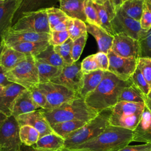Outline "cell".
Listing matches in <instances>:
<instances>
[{
    "mask_svg": "<svg viewBox=\"0 0 151 151\" xmlns=\"http://www.w3.org/2000/svg\"><path fill=\"white\" fill-rule=\"evenodd\" d=\"M132 83L130 78L123 81L109 71H104L101 82L85 97V101L90 107L98 112L111 109L118 102L122 90Z\"/></svg>",
    "mask_w": 151,
    "mask_h": 151,
    "instance_id": "6da1fadb",
    "label": "cell"
},
{
    "mask_svg": "<svg viewBox=\"0 0 151 151\" xmlns=\"http://www.w3.org/2000/svg\"><path fill=\"white\" fill-rule=\"evenodd\" d=\"M133 135L132 130L109 124L97 137L72 149L82 151H117L133 142Z\"/></svg>",
    "mask_w": 151,
    "mask_h": 151,
    "instance_id": "7a4b0ae2",
    "label": "cell"
},
{
    "mask_svg": "<svg viewBox=\"0 0 151 151\" xmlns=\"http://www.w3.org/2000/svg\"><path fill=\"white\" fill-rule=\"evenodd\" d=\"M50 125L66 121L81 120L88 122L99 112L90 107L81 97L70 100L61 106L50 109H40Z\"/></svg>",
    "mask_w": 151,
    "mask_h": 151,
    "instance_id": "3957f363",
    "label": "cell"
},
{
    "mask_svg": "<svg viewBox=\"0 0 151 151\" xmlns=\"http://www.w3.org/2000/svg\"><path fill=\"white\" fill-rule=\"evenodd\" d=\"M111 109L104 110L65 139L64 147L72 149L99 135L109 125Z\"/></svg>",
    "mask_w": 151,
    "mask_h": 151,
    "instance_id": "277c9868",
    "label": "cell"
},
{
    "mask_svg": "<svg viewBox=\"0 0 151 151\" xmlns=\"http://www.w3.org/2000/svg\"><path fill=\"white\" fill-rule=\"evenodd\" d=\"M145 109V103L118 101L111 108L109 124L133 131L139 124Z\"/></svg>",
    "mask_w": 151,
    "mask_h": 151,
    "instance_id": "5b68a950",
    "label": "cell"
},
{
    "mask_svg": "<svg viewBox=\"0 0 151 151\" xmlns=\"http://www.w3.org/2000/svg\"><path fill=\"white\" fill-rule=\"evenodd\" d=\"M8 81L30 90L40 84L38 71L35 58L27 56L15 67L5 73Z\"/></svg>",
    "mask_w": 151,
    "mask_h": 151,
    "instance_id": "8992f818",
    "label": "cell"
},
{
    "mask_svg": "<svg viewBox=\"0 0 151 151\" xmlns=\"http://www.w3.org/2000/svg\"><path fill=\"white\" fill-rule=\"evenodd\" d=\"M10 29L50 34L46 9L23 14Z\"/></svg>",
    "mask_w": 151,
    "mask_h": 151,
    "instance_id": "52a82bcc",
    "label": "cell"
},
{
    "mask_svg": "<svg viewBox=\"0 0 151 151\" xmlns=\"http://www.w3.org/2000/svg\"><path fill=\"white\" fill-rule=\"evenodd\" d=\"M37 87L46 97L47 106L44 109L57 107L65 102L80 97L67 87L51 81L40 83Z\"/></svg>",
    "mask_w": 151,
    "mask_h": 151,
    "instance_id": "ba28073f",
    "label": "cell"
},
{
    "mask_svg": "<svg viewBox=\"0 0 151 151\" xmlns=\"http://www.w3.org/2000/svg\"><path fill=\"white\" fill-rule=\"evenodd\" d=\"M19 127L14 116L6 117L0 127V151H20Z\"/></svg>",
    "mask_w": 151,
    "mask_h": 151,
    "instance_id": "9c48e42d",
    "label": "cell"
},
{
    "mask_svg": "<svg viewBox=\"0 0 151 151\" xmlns=\"http://www.w3.org/2000/svg\"><path fill=\"white\" fill-rule=\"evenodd\" d=\"M83 75L81 69V63L77 61L72 64L64 66L60 75L51 82L63 85L80 96Z\"/></svg>",
    "mask_w": 151,
    "mask_h": 151,
    "instance_id": "30bf717a",
    "label": "cell"
},
{
    "mask_svg": "<svg viewBox=\"0 0 151 151\" xmlns=\"http://www.w3.org/2000/svg\"><path fill=\"white\" fill-rule=\"evenodd\" d=\"M107 55L109 60L108 71L121 80H129L137 68V58L122 57L111 50L108 51Z\"/></svg>",
    "mask_w": 151,
    "mask_h": 151,
    "instance_id": "8fae6325",
    "label": "cell"
},
{
    "mask_svg": "<svg viewBox=\"0 0 151 151\" xmlns=\"http://www.w3.org/2000/svg\"><path fill=\"white\" fill-rule=\"evenodd\" d=\"M116 55L124 58L140 57V47L137 40L123 33L113 35L110 49Z\"/></svg>",
    "mask_w": 151,
    "mask_h": 151,
    "instance_id": "7c38bea8",
    "label": "cell"
},
{
    "mask_svg": "<svg viewBox=\"0 0 151 151\" xmlns=\"http://www.w3.org/2000/svg\"><path fill=\"white\" fill-rule=\"evenodd\" d=\"M111 26L114 34L123 33L136 40L143 30L139 21L123 15L118 10L111 21Z\"/></svg>",
    "mask_w": 151,
    "mask_h": 151,
    "instance_id": "4fadbf2b",
    "label": "cell"
},
{
    "mask_svg": "<svg viewBox=\"0 0 151 151\" xmlns=\"http://www.w3.org/2000/svg\"><path fill=\"white\" fill-rule=\"evenodd\" d=\"M19 127L29 125L35 128L40 134V137L54 133L50 124L41 113L40 109L21 114L15 118Z\"/></svg>",
    "mask_w": 151,
    "mask_h": 151,
    "instance_id": "5bb4252c",
    "label": "cell"
},
{
    "mask_svg": "<svg viewBox=\"0 0 151 151\" xmlns=\"http://www.w3.org/2000/svg\"><path fill=\"white\" fill-rule=\"evenodd\" d=\"M50 34L32 31L8 29L2 36L4 45L9 47L14 44L24 42H38L49 41Z\"/></svg>",
    "mask_w": 151,
    "mask_h": 151,
    "instance_id": "9a60e30c",
    "label": "cell"
},
{
    "mask_svg": "<svg viewBox=\"0 0 151 151\" xmlns=\"http://www.w3.org/2000/svg\"><path fill=\"white\" fill-rule=\"evenodd\" d=\"M96 9L101 26L111 35L114 32L111 26V21L116 15L117 9L111 0H91Z\"/></svg>",
    "mask_w": 151,
    "mask_h": 151,
    "instance_id": "2e32d148",
    "label": "cell"
},
{
    "mask_svg": "<svg viewBox=\"0 0 151 151\" xmlns=\"http://www.w3.org/2000/svg\"><path fill=\"white\" fill-rule=\"evenodd\" d=\"M20 0H0V38L12 26Z\"/></svg>",
    "mask_w": 151,
    "mask_h": 151,
    "instance_id": "e0dca14e",
    "label": "cell"
},
{
    "mask_svg": "<svg viewBox=\"0 0 151 151\" xmlns=\"http://www.w3.org/2000/svg\"><path fill=\"white\" fill-rule=\"evenodd\" d=\"M25 88L22 86L11 83L5 86L0 94V112L6 117L12 116V107L16 97Z\"/></svg>",
    "mask_w": 151,
    "mask_h": 151,
    "instance_id": "ac0fdd59",
    "label": "cell"
},
{
    "mask_svg": "<svg viewBox=\"0 0 151 151\" xmlns=\"http://www.w3.org/2000/svg\"><path fill=\"white\" fill-rule=\"evenodd\" d=\"M40 107L34 103L31 92L25 89L15 99L12 107V116L17 118L18 116L35 111Z\"/></svg>",
    "mask_w": 151,
    "mask_h": 151,
    "instance_id": "d6986e66",
    "label": "cell"
},
{
    "mask_svg": "<svg viewBox=\"0 0 151 151\" xmlns=\"http://www.w3.org/2000/svg\"><path fill=\"white\" fill-rule=\"evenodd\" d=\"M133 132V142L151 143V113L146 107L139 124Z\"/></svg>",
    "mask_w": 151,
    "mask_h": 151,
    "instance_id": "ffe728a7",
    "label": "cell"
},
{
    "mask_svg": "<svg viewBox=\"0 0 151 151\" xmlns=\"http://www.w3.org/2000/svg\"><path fill=\"white\" fill-rule=\"evenodd\" d=\"M58 1L59 0H20L18 8L14 17L12 25L23 14L55 6Z\"/></svg>",
    "mask_w": 151,
    "mask_h": 151,
    "instance_id": "44dd1931",
    "label": "cell"
},
{
    "mask_svg": "<svg viewBox=\"0 0 151 151\" xmlns=\"http://www.w3.org/2000/svg\"><path fill=\"white\" fill-rule=\"evenodd\" d=\"M86 27L87 32L96 39L99 51L107 54L112 45L113 35L99 25L86 23Z\"/></svg>",
    "mask_w": 151,
    "mask_h": 151,
    "instance_id": "7402d4cb",
    "label": "cell"
},
{
    "mask_svg": "<svg viewBox=\"0 0 151 151\" xmlns=\"http://www.w3.org/2000/svg\"><path fill=\"white\" fill-rule=\"evenodd\" d=\"M64 143L65 139L54 132L40 137L32 146L38 151H59L64 147Z\"/></svg>",
    "mask_w": 151,
    "mask_h": 151,
    "instance_id": "603a6c76",
    "label": "cell"
},
{
    "mask_svg": "<svg viewBox=\"0 0 151 151\" xmlns=\"http://www.w3.org/2000/svg\"><path fill=\"white\" fill-rule=\"evenodd\" d=\"M85 0H59L60 9L68 17L87 22L84 13Z\"/></svg>",
    "mask_w": 151,
    "mask_h": 151,
    "instance_id": "cb8c5ba5",
    "label": "cell"
},
{
    "mask_svg": "<svg viewBox=\"0 0 151 151\" xmlns=\"http://www.w3.org/2000/svg\"><path fill=\"white\" fill-rule=\"evenodd\" d=\"M27 55L12 47L4 45L0 57V65L6 71L15 67Z\"/></svg>",
    "mask_w": 151,
    "mask_h": 151,
    "instance_id": "d4e9b609",
    "label": "cell"
},
{
    "mask_svg": "<svg viewBox=\"0 0 151 151\" xmlns=\"http://www.w3.org/2000/svg\"><path fill=\"white\" fill-rule=\"evenodd\" d=\"M50 44L49 41L38 42H24L14 44L9 47L21 52L27 56L36 57L42 51L45 50Z\"/></svg>",
    "mask_w": 151,
    "mask_h": 151,
    "instance_id": "484cf974",
    "label": "cell"
},
{
    "mask_svg": "<svg viewBox=\"0 0 151 151\" xmlns=\"http://www.w3.org/2000/svg\"><path fill=\"white\" fill-rule=\"evenodd\" d=\"M145 0H127L117 9L123 15L140 22Z\"/></svg>",
    "mask_w": 151,
    "mask_h": 151,
    "instance_id": "4316f807",
    "label": "cell"
},
{
    "mask_svg": "<svg viewBox=\"0 0 151 151\" xmlns=\"http://www.w3.org/2000/svg\"><path fill=\"white\" fill-rule=\"evenodd\" d=\"M104 71L97 70L88 74H84L83 85L80 93V97L84 98L92 92L101 82Z\"/></svg>",
    "mask_w": 151,
    "mask_h": 151,
    "instance_id": "83f0119b",
    "label": "cell"
},
{
    "mask_svg": "<svg viewBox=\"0 0 151 151\" xmlns=\"http://www.w3.org/2000/svg\"><path fill=\"white\" fill-rule=\"evenodd\" d=\"M35 61L38 68L40 83L51 81L61 73L63 67H58L42 63L37 61L35 58Z\"/></svg>",
    "mask_w": 151,
    "mask_h": 151,
    "instance_id": "f1b7e54d",
    "label": "cell"
},
{
    "mask_svg": "<svg viewBox=\"0 0 151 151\" xmlns=\"http://www.w3.org/2000/svg\"><path fill=\"white\" fill-rule=\"evenodd\" d=\"M87 122L81 120H70L51 124V128L54 133L65 139L68 136L76 130L82 127Z\"/></svg>",
    "mask_w": 151,
    "mask_h": 151,
    "instance_id": "f546056e",
    "label": "cell"
},
{
    "mask_svg": "<svg viewBox=\"0 0 151 151\" xmlns=\"http://www.w3.org/2000/svg\"><path fill=\"white\" fill-rule=\"evenodd\" d=\"M34 58L38 61L47 63L53 66L58 67H64L65 66L61 57L55 52L54 45L51 44L45 50Z\"/></svg>",
    "mask_w": 151,
    "mask_h": 151,
    "instance_id": "4dcf8cb0",
    "label": "cell"
},
{
    "mask_svg": "<svg viewBox=\"0 0 151 151\" xmlns=\"http://www.w3.org/2000/svg\"><path fill=\"white\" fill-rule=\"evenodd\" d=\"M146 97L133 84L124 88L119 97L118 101H124L135 103H145Z\"/></svg>",
    "mask_w": 151,
    "mask_h": 151,
    "instance_id": "1f68e13d",
    "label": "cell"
},
{
    "mask_svg": "<svg viewBox=\"0 0 151 151\" xmlns=\"http://www.w3.org/2000/svg\"><path fill=\"white\" fill-rule=\"evenodd\" d=\"M19 137L22 144L32 146L40 138L39 132L29 125H24L19 127Z\"/></svg>",
    "mask_w": 151,
    "mask_h": 151,
    "instance_id": "d6a6232c",
    "label": "cell"
},
{
    "mask_svg": "<svg viewBox=\"0 0 151 151\" xmlns=\"http://www.w3.org/2000/svg\"><path fill=\"white\" fill-rule=\"evenodd\" d=\"M67 31L69 34V38L74 41L87 34L86 23L79 19L70 18Z\"/></svg>",
    "mask_w": 151,
    "mask_h": 151,
    "instance_id": "836d02e7",
    "label": "cell"
},
{
    "mask_svg": "<svg viewBox=\"0 0 151 151\" xmlns=\"http://www.w3.org/2000/svg\"><path fill=\"white\" fill-rule=\"evenodd\" d=\"M137 41L140 47V57L151 58V28L143 29Z\"/></svg>",
    "mask_w": 151,
    "mask_h": 151,
    "instance_id": "e575fe53",
    "label": "cell"
},
{
    "mask_svg": "<svg viewBox=\"0 0 151 151\" xmlns=\"http://www.w3.org/2000/svg\"><path fill=\"white\" fill-rule=\"evenodd\" d=\"M48 22L50 29H52L57 25L66 20L68 17L60 8L55 6L46 8Z\"/></svg>",
    "mask_w": 151,
    "mask_h": 151,
    "instance_id": "d590c367",
    "label": "cell"
},
{
    "mask_svg": "<svg viewBox=\"0 0 151 151\" xmlns=\"http://www.w3.org/2000/svg\"><path fill=\"white\" fill-rule=\"evenodd\" d=\"M73 41L70 38L61 45L54 46L55 52L59 54L65 65L72 64L74 62L71 55V47Z\"/></svg>",
    "mask_w": 151,
    "mask_h": 151,
    "instance_id": "8d00e7d4",
    "label": "cell"
},
{
    "mask_svg": "<svg viewBox=\"0 0 151 151\" xmlns=\"http://www.w3.org/2000/svg\"><path fill=\"white\" fill-rule=\"evenodd\" d=\"M132 83L147 97L150 91V87L144 78L140 70L137 67L130 77Z\"/></svg>",
    "mask_w": 151,
    "mask_h": 151,
    "instance_id": "74e56055",
    "label": "cell"
},
{
    "mask_svg": "<svg viewBox=\"0 0 151 151\" xmlns=\"http://www.w3.org/2000/svg\"><path fill=\"white\" fill-rule=\"evenodd\" d=\"M84 13L87 20L86 23L94 24L101 27L96 9L95 8L91 0H85Z\"/></svg>",
    "mask_w": 151,
    "mask_h": 151,
    "instance_id": "f35d334b",
    "label": "cell"
},
{
    "mask_svg": "<svg viewBox=\"0 0 151 151\" xmlns=\"http://www.w3.org/2000/svg\"><path fill=\"white\" fill-rule=\"evenodd\" d=\"M137 67L140 70L151 88V58L139 57Z\"/></svg>",
    "mask_w": 151,
    "mask_h": 151,
    "instance_id": "ab89813d",
    "label": "cell"
},
{
    "mask_svg": "<svg viewBox=\"0 0 151 151\" xmlns=\"http://www.w3.org/2000/svg\"><path fill=\"white\" fill-rule=\"evenodd\" d=\"M87 39V34L73 41L71 47V55L73 62L78 61L85 47Z\"/></svg>",
    "mask_w": 151,
    "mask_h": 151,
    "instance_id": "60d3db41",
    "label": "cell"
},
{
    "mask_svg": "<svg viewBox=\"0 0 151 151\" xmlns=\"http://www.w3.org/2000/svg\"><path fill=\"white\" fill-rule=\"evenodd\" d=\"M81 69L83 74H88L99 70L94 54L87 56L81 61Z\"/></svg>",
    "mask_w": 151,
    "mask_h": 151,
    "instance_id": "b9f144b4",
    "label": "cell"
},
{
    "mask_svg": "<svg viewBox=\"0 0 151 151\" xmlns=\"http://www.w3.org/2000/svg\"><path fill=\"white\" fill-rule=\"evenodd\" d=\"M69 38L68 31H51L50 33V42L54 46L59 45L65 42Z\"/></svg>",
    "mask_w": 151,
    "mask_h": 151,
    "instance_id": "7bdbcfd3",
    "label": "cell"
},
{
    "mask_svg": "<svg viewBox=\"0 0 151 151\" xmlns=\"http://www.w3.org/2000/svg\"><path fill=\"white\" fill-rule=\"evenodd\" d=\"M29 90L31 92L34 103L40 107V109H45L47 106L46 97L38 87H34Z\"/></svg>",
    "mask_w": 151,
    "mask_h": 151,
    "instance_id": "ee69618b",
    "label": "cell"
},
{
    "mask_svg": "<svg viewBox=\"0 0 151 151\" xmlns=\"http://www.w3.org/2000/svg\"><path fill=\"white\" fill-rule=\"evenodd\" d=\"M140 24L142 29L148 30L151 28V9L147 6L145 2H144Z\"/></svg>",
    "mask_w": 151,
    "mask_h": 151,
    "instance_id": "f6af8a7d",
    "label": "cell"
},
{
    "mask_svg": "<svg viewBox=\"0 0 151 151\" xmlns=\"http://www.w3.org/2000/svg\"><path fill=\"white\" fill-rule=\"evenodd\" d=\"M94 58L97 63L99 70L104 71H108L109 66V60L107 54L99 51L94 54Z\"/></svg>",
    "mask_w": 151,
    "mask_h": 151,
    "instance_id": "bcb514c9",
    "label": "cell"
},
{
    "mask_svg": "<svg viewBox=\"0 0 151 151\" xmlns=\"http://www.w3.org/2000/svg\"><path fill=\"white\" fill-rule=\"evenodd\" d=\"M117 151H151V143L129 146L127 145Z\"/></svg>",
    "mask_w": 151,
    "mask_h": 151,
    "instance_id": "7dc6e473",
    "label": "cell"
},
{
    "mask_svg": "<svg viewBox=\"0 0 151 151\" xmlns=\"http://www.w3.org/2000/svg\"><path fill=\"white\" fill-rule=\"evenodd\" d=\"M70 18L68 17L66 20L60 22L58 25H57L51 31H67L69 24H70Z\"/></svg>",
    "mask_w": 151,
    "mask_h": 151,
    "instance_id": "c3c4849f",
    "label": "cell"
},
{
    "mask_svg": "<svg viewBox=\"0 0 151 151\" xmlns=\"http://www.w3.org/2000/svg\"><path fill=\"white\" fill-rule=\"evenodd\" d=\"M5 73L6 71L0 65V85L4 87L12 83L8 80L5 75Z\"/></svg>",
    "mask_w": 151,
    "mask_h": 151,
    "instance_id": "681fc988",
    "label": "cell"
},
{
    "mask_svg": "<svg viewBox=\"0 0 151 151\" xmlns=\"http://www.w3.org/2000/svg\"><path fill=\"white\" fill-rule=\"evenodd\" d=\"M20 151H38V150H36L32 146H28L24 144H22Z\"/></svg>",
    "mask_w": 151,
    "mask_h": 151,
    "instance_id": "f907efd6",
    "label": "cell"
},
{
    "mask_svg": "<svg viewBox=\"0 0 151 151\" xmlns=\"http://www.w3.org/2000/svg\"><path fill=\"white\" fill-rule=\"evenodd\" d=\"M145 107L151 113V99L146 97L145 100Z\"/></svg>",
    "mask_w": 151,
    "mask_h": 151,
    "instance_id": "816d5d0a",
    "label": "cell"
},
{
    "mask_svg": "<svg viewBox=\"0 0 151 151\" xmlns=\"http://www.w3.org/2000/svg\"><path fill=\"white\" fill-rule=\"evenodd\" d=\"M111 1H113V2L117 9H118L119 8V7L120 6V5L122 4V0H111Z\"/></svg>",
    "mask_w": 151,
    "mask_h": 151,
    "instance_id": "f5cc1de1",
    "label": "cell"
},
{
    "mask_svg": "<svg viewBox=\"0 0 151 151\" xmlns=\"http://www.w3.org/2000/svg\"><path fill=\"white\" fill-rule=\"evenodd\" d=\"M6 117H7L5 114H4L3 113L0 112V127L2 125V124L3 123V122H4V120L6 119Z\"/></svg>",
    "mask_w": 151,
    "mask_h": 151,
    "instance_id": "db71d44e",
    "label": "cell"
},
{
    "mask_svg": "<svg viewBox=\"0 0 151 151\" xmlns=\"http://www.w3.org/2000/svg\"><path fill=\"white\" fill-rule=\"evenodd\" d=\"M59 151H82V150H77V149H70V148H67L64 147L63 148H62Z\"/></svg>",
    "mask_w": 151,
    "mask_h": 151,
    "instance_id": "11a10c76",
    "label": "cell"
},
{
    "mask_svg": "<svg viewBox=\"0 0 151 151\" xmlns=\"http://www.w3.org/2000/svg\"><path fill=\"white\" fill-rule=\"evenodd\" d=\"M4 47V43L2 41V40L1 38H0V57H1V52L2 51Z\"/></svg>",
    "mask_w": 151,
    "mask_h": 151,
    "instance_id": "9f6ffc18",
    "label": "cell"
},
{
    "mask_svg": "<svg viewBox=\"0 0 151 151\" xmlns=\"http://www.w3.org/2000/svg\"><path fill=\"white\" fill-rule=\"evenodd\" d=\"M145 2H146L147 6L151 9V0H145Z\"/></svg>",
    "mask_w": 151,
    "mask_h": 151,
    "instance_id": "6f0895ef",
    "label": "cell"
},
{
    "mask_svg": "<svg viewBox=\"0 0 151 151\" xmlns=\"http://www.w3.org/2000/svg\"><path fill=\"white\" fill-rule=\"evenodd\" d=\"M4 86H1V85H0V94L2 93V91H3V90H4Z\"/></svg>",
    "mask_w": 151,
    "mask_h": 151,
    "instance_id": "680465c9",
    "label": "cell"
},
{
    "mask_svg": "<svg viewBox=\"0 0 151 151\" xmlns=\"http://www.w3.org/2000/svg\"><path fill=\"white\" fill-rule=\"evenodd\" d=\"M147 97L148 99H151V89H150V91L149 93L148 94V95H147Z\"/></svg>",
    "mask_w": 151,
    "mask_h": 151,
    "instance_id": "91938a15",
    "label": "cell"
},
{
    "mask_svg": "<svg viewBox=\"0 0 151 151\" xmlns=\"http://www.w3.org/2000/svg\"><path fill=\"white\" fill-rule=\"evenodd\" d=\"M127 1V0H122V3H123V2H124V1Z\"/></svg>",
    "mask_w": 151,
    "mask_h": 151,
    "instance_id": "94428289",
    "label": "cell"
}]
</instances>
